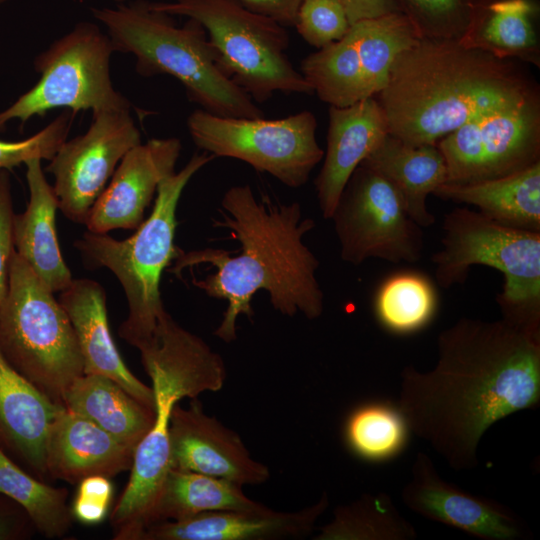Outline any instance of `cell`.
<instances>
[{"label":"cell","instance_id":"cell-39","mask_svg":"<svg viewBox=\"0 0 540 540\" xmlns=\"http://www.w3.org/2000/svg\"><path fill=\"white\" fill-rule=\"evenodd\" d=\"M34 531L35 526L26 511L0 493V540L29 539Z\"/></svg>","mask_w":540,"mask_h":540},{"label":"cell","instance_id":"cell-29","mask_svg":"<svg viewBox=\"0 0 540 540\" xmlns=\"http://www.w3.org/2000/svg\"><path fill=\"white\" fill-rule=\"evenodd\" d=\"M299 71L330 106L347 107L366 99L362 58L351 27L340 40L306 56Z\"/></svg>","mask_w":540,"mask_h":540},{"label":"cell","instance_id":"cell-3","mask_svg":"<svg viewBox=\"0 0 540 540\" xmlns=\"http://www.w3.org/2000/svg\"><path fill=\"white\" fill-rule=\"evenodd\" d=\"M539 97L522 62L456 40L419 38L396 57L375 99L388 133L417 146L437 144L485 113Z\"/></svg>","mask_w":540,"mask_h":540},{"label":"cell","instance_id":"cell-17","mask_svg":"<svg viewBox=\"0 0 540 540\" xmlns=\"http://www.w3.org/2000/svg\"><path fill=\"white\" fill-rule=\"evenodd\" d=\"M182 150L178 138H153L129 150L85 221L87 231L107 234L137 229L159 184L175 173Z\"/></svg>","mask_w":540,"mask_h":540},{"label":"cell","instance_id":"cell-4","mask_svg":"<svg viewBox=\"0 0 540 540\" xmlns=\"http://www.w3.org/2000/svg\"><path fill=\"white\" fill-rule=\"evenodd\" d=\"M152 381L155 421L137 445L129 481L111 512L116 540H138L151 524L161 486L170 470L169 424L182 398L223 388V358L199 336L181 327L166 312L152 337L137 347Z\"/></svg>","mask_w":540,"mask_h":540},{"label":"cell","instance_id":"cell-35","mask_svg":"<svg viewBox=\"0 0 540 540\" xmlns=\"http://www.w3.org/2000/svg\"><path fill=\"white\" fill-rule=\"evenodd\" d=\"M351 25L340 0H302L294 27L309 45L320 49L343 38Z\"/></svg>","mask_w":540,"mask_h":540},{"label":"cell","instance_id":"cell-7","mask_svg":"<svg viewBox=\"0 0 540 540\" xmlns=\"http://www.w3.org/2000/svg\"><path fill=\"white\" fill-rule=\"evenodd\" d=\"M442 229L441 249L431 256L438 285L463 284L475 265L494 268L504 280L496 296L502 318L540 332V231L510 227L467 207L446 213Z\"/></svg>","mask_w":540,"mask_h":540},{"label":"cell","instance_id":"cell-20","mask_svg":"<svg viewBox=\"0 0 540 540\" xmlns=\"http://www.w3.org/2000/svg\"><path fill=\"white\" fill-rule=\"evenodd\" d=\"M59 303L73 326L84 364V374L105 376L142 404L155 410L152 387L145 385L128 369L112 338L101 284L87 279L72 280L60 292Z\"/></svg>","mask_w":540,"mask_h":540},{"label":"cell","instance_id":"cell-31","mask_svg":"<svg viewBox=\"0 0 540 540\" xmlns=\"http://www.w3.org/2000/svg\"><path fill=\"white\" fill-rule=\"evenodd\" d=\"M438 308L436 289L428 276L411 270L388 276L377 288L374 314L387 331L406 335L425 328Z\"/></svg>","mask_w":540,"mask_h":540},{"label":"cell","instance_id":"cell-25","mask_svg":"<svg viewBox=\"0 0 540 540\" xmlns=\"http://www.w3.org/2000/svg\"><path fill=\"white\" fill-rule=\"evenodd\" d=\"M539 12L538 0H473L471 19L459 42L540 67Z\"/></svg>","mask_w":540,"mask_h":540},{"label":"cell","instance_id":"cell-41","mask_svg":"<svg viewBox=\"0 0 540 540\" xmlns=\"http://www.w3.org/2000/svg\"><path fill=\"white\" fill-rule=\"evenodd\" d=\"M351 24L378 17L388 13L399 12L393 0H340Z\"/></svg>","mask_w":540,"mask_h":540},{"label":"cell","instance_id":"cell-30","mask_svg":"<svg viewBox=\"0 0 540 540\" xmlns=\"http://www.w3.org/2000/svg\"><path fill=\"white\" fill-rule=\"evenodd\" d=\"M417 531L384 493L364 494L339 505L315 540H414Z\"/></svg>","mask_w":540,"mask_h":540},{"label":"cell","instance_id":"cell-21","mask_svg":"<svg viewBox=\"0 0 540 540\" xmlns=\"http://www.w3.org/2000/svg\"><path fill=\"white\" fill-rule=\"evenodd\" d=\"M63 409L13 368L0 350V448L40 480L48 477V432Z\"/></svg>","mask_w":540,"mask_h":540},{"label":"cell","instance_id":"cell-43","mask_svg":"<svg viewBox=\"0 0 540 540\" xmlns=\"http://www.w3.org/2000/svg\"><path fill=\"white\" fill-rule=\"evenodd\" d=\"M116 1H118V2H123V1H125V0H116Z\"/></svg>","mask_w":540,"mask_h":540},{"label":"cell","instance_id":"cell-33","mask_svg":"<svg viewBox=\"0 0 540 540\" xmlns=\"http://www.w3.org/2000/svg\"><path fill=\"white\" fill-rule=\"evenodd\" d=\"M410 431L396 405L371 401L353 409L346 418L344 439L358 458L384 462L406 447Z\"/></svg>","mask_w":540,"mask_h":540},{"label":"cell","instance_id":"cell-26","mask_svg":"<svg viewBox=\"0 0 540 540\" xmlns=\"http://www.w3.org/2000/svg\"><path fill=\"white\" fill-rule=\"evenodd\" d=\"M436 197L473 205L501 224L540 231V161L517 173L470 184L440 185Z\"/></svg>","mask_w":540,"mask_h":540},{"label":"cell","instance_id":"cell-9","mask_svg":"<svg viewBox=\"0 0 540 540\" xmlns=\"http://www.w3.org/2000/svg\"><path fill=\"white\" fill-rule=\"evenodd\" d=\"M149 5L199 22L222 70L255 103L270 100L275 92L314 94L287 56V28L273 19L230 0L149 1Z\"/></svg>","mask_w":540,"mask_h":540},{"label":"cell","instance_id":"cell-40","mask_svg":"<svg viewBox=\"0 0 540 540\" xmlns=\"http://www.w3.org/2000/svg\"><path fill=\"white\" fill-rule=\"evenodd\" d=\"M259 15L266 16L282 26L294 27L302 0H230Z\"/></svg>","mask_w":540,"mask_h":540},{"label":"cell","instance_id":"cell-32","mask_svg":"<svg viewBox=\"0 0 540 540\" xmlns=\"http://www.w3.org/2000/svg\"><path fill=\"white\" fill-rule=\"evenodd\" d=\"M0 493L19 504L35 529L47 538L63 537L71 527L68 491L52 487L18 465L0 448Z\"/></svg>","mask_w":540,"mask_h":540},{"label":"cell","instance_id":"cell-6","mask_svg":"<svg viewBox=\"0 0 540 540\" xmlns=\"http://www.w3.org/2000/svg\"><path fill=\"white\" fill-rule=\"evenodd\" d=\"M215 158L205 151L194 154L179 172L164 179L149 217L132 236L116 240L86 231L74 244L87 266L108 268L120 282L129 312L119 336L135 348L152 337L166 312L160 280L182 251L175 244L180 196L190 179Z\"/></svg>","mask_w":540,"mask_h":540},{"label":"cell","instance_id":"cell-11","mask_svg":"<svg viewBox=\"0 0 540 540\" xmlns=\"http://www.w3.org/2000/svg\"><path fill=\"white\" fill-rule=\"evenodd\" d=\"M187 127L194 144L215 157L241 160L291 188L303 186L323 159L310 111L279 119L221 117L193 111Z\"/></svg>","mask_w":540,"mask_h":540},{"label":"cell","instance_id":"cell-42","mask_svg":"<svg viewBox=\"0 0 540 540\" xmlns=\"http://www.w3.org/2000/svg\"><path fill=\"white\" fill-rule=\"evenodd\" d=\"M7 1H9V0H0V5L7 2Z\"/></svg>","mask_w":540,"mask_h":540},{"label":"cell","instance_id":"cell-37","mask_svg":"<svg viewBox=\"0 0 540 540\" xmlns=\"http://www.w3.org/2000/svg\"><path fill=\"white\" fill-rule=\"evenodd\" d=\"M113 498V485L108 477L92 475L78 483L70 507L72 517L85 525L101 523L107 516Z\"/></svg>","mask_w":540,"mask_h":540},{"label":"cell","instance_id":"cell-13","mask_svg":"<svg viewBox=\"0 0 540 540\" xmlns=\"http://www.w3.org/2000/svg\"><path fill=\"white\" fill-rule=\"evenodd\" d=\"M449 184L508 176L540 161V97L485 113L437 142Z\"/></svg>","mask_w":540,"mask_h":540},{"label":"cell","instance_id":"cell-8","mask_svg":"<svg viewBox=\"0 0 540 540\" xmlns=\"http://www.w3.org/2000/svg\"><path fill=\"white\" fill-rule=\"evenodd\" d=\"M53 294L14 251L0 304V350L35 388L63 406L84 364L70 319Z\"/></svg>","mask_w":540,"mask_h":540},{"label":"cell","instance_id":"cell-10","mask_svg":"<svg viewBox=\"0 0 540 540\" xmlns=\"http://www.w3.org/2000/svg\"><path fill=\"white\" fill-rule=\"evenodd\" d=\"M109 36L91 22L78 23L34 60L39 81L0 112V130L13 119L23 125L33 116L66 108L94 113L130 109V102L113 86Z\"/></svg>","mask_w":540,"mask_h":540},{"label":"cell","instance_id":"cell-38","mask_svg":"<svg viewBox=\"0 0 540 540\" xmlns=\"http://www.w3.org/2000/svg\"><path fill=\"white\" fill-rule=\"evenodd\" d=\"M11 183L7 170H0V304L5 297L14 249Z\"/></svg>","mask_w":540,"mask_h":540},{"label":"cell","instance_id":"cell-5","mask_svg":"<svg viewBox=\"0 0 540 540\" xmlns=\"http://www.w3.org/2000/svg\"><path fill=\"white\" fill-rule=\"evenodd\" d=\"M114 52L130 53L143 77L167 74L184 86L189 101L221 117L261 118L264 112L220 67L207 33L196 20L178 26L174 16L149 1L92 8Z\"/></svg>","mask_w":540,"mask_h":540},{"label":"cell","instance_id":"cell-1","mask_svg":"<svg viewBox=\"0 0 540 540\" xmlns=\"http://www.w3.org/2000/svg\"><path fill=\"white\" fill-rule=\"evenodd\" d=\"M436 345L432 370H401L396 406L410 434L450 468L472 470L493 424L540 403V332L503 318L461 317Z\"/></svg>","mask_w":540,"mask_h":540},{"label":"cell","instance_id":"cell-15","mask_svg":"<svg viewBox=\"0 0 540 540\" xmlns=\"http://www.w3.org/2000/svg\"><path fill=\"white\" fill-rule=\"evenodd\" d=\"M401 499L413 513L479 539L521 540L530 536L523 521L505 505L442 478L424 452H418L413 461Z\"/></svg>","mask_w":540,"mask_h":540},{"label":"cell","instance_id":"cell-23","mask_svg":"<svg viewBox=\"0 0 540 540\" xmlns=\"http://www.w3.org/2000/svg\"><path fill=\"white\" fill-rule=\"evenodd\" d=\"M42 159L26 161L29 202L25 211L15 214L13 241L15 252L30 266L53 293L61 292L73 280L62 256L56 233L58 201L44 174Z\"/></svg>","mask_w":540,"mask_h":540},{"label":"cell","instance_id":"cell-36","mask_svg":"<svg viewBox=\"0 0 540 540\" xmlns=\"http://www.w3.org/2000/svg\"><path fill=\"white\" fill-rule=\"evenodd\" d=\"M74 115L67 110L39 132L20 141L0 139V170H9L32 158L51 160L67 139Z\"/></svg>","mask_w":540,"mask_h":540},{"label":"cell","instance_id":"cell-28","mask_svg":"<svg viewBox=\"0 0 540 540\" xmlns=\"http://www.w3.org/2000/svg\"><path fill=\"white\" fill-rule=\"evenodd\" d=\"M267 509L248 498L239 484L201 473L170 469L152 511L151 524L184 520L210 511L261 512Z\"/></svg>","mask_w":540,"mask_h":540},{"label":"cell","instance_id":"cell-24","mask_svg":"<svg viewBox=\"0 0 540 540\" xmlns=\"http://www.w3.org/2000/svg\"><path fill=\"white\" fill-rule=\"evenodd\" d=\"M360 164L395 189L415 223L427 228L436 222L427 198L447 179L446 162L436 144L409 145L388 133Z\"/></svg>","mask_w":540,"mask_h":540},{"label":"cell","instance_id":"cell-16","mask_svg":"<svg viewBox=\"0 0 540 540\" xmlns=\"http://www.w3.org/2000/svg\"><path fill=\"white\" fill-rule=\"evenodd\" d=\"M170 469L222 478L241 486L266 482L270 471L254 460L241 437L207 415L197 398L175 404L169 424Z\"/></svg>","mask_w":540,"mask_h":540},{"label":"cell","instance_id":"cell-12","mask_svg":"<svg viewBox=\"0 0 540 540\" xmlns=\"http://www.w3.org/2000/svg\"><path fill=\"white\" fill-rule=\"evenodd\" d=\"M330 219L346 263L358 266L370 258L416 263L422 257V227L410 218L395 189L361 164L347 181Z\"/></svg>","mask_w":540,"mask_h":540},{"label":"cell","instance_id":"cell-27","mask_svg":"<svg viewBox=\"0 0 540 540\" xmlns=\"http://www.w3.org/2000/svg\"><path fill=\"white\" fill-rule=\"evenodd\" d=\"M63 406L134 448L155 421V410L115 381L95 374L77 378L66 392Z\"/></svg>","mask_w":540,"mask_h":540},{"label":"cell","instance_id":"cell-2","mask_svg":"<svg viewBox=\"0 0 540 540\" xmlns=\"http://www.w3.org/2000/svg\"><path fill=\"white\" fill-rule=\"evenodd\" d=\"M220 213L213 226L230 232L241 245L239 253L182 250L170 269L180 276L183 269L198 264L216 268L204 279L193 280L208 296L227 301L214 335L226 343L236 340L237 318L253 317L251 301L259 290L268 293L273 308L283 315L319 318L324 310V293L316 277L320 263L303 243L315 221L303 217L300 204H284L262 194L256 198L250 185H235L224 193Z\"/></svg>","mask_w":540,"mask_h":540},{"label":"cell","instance_id":"cell-18","mask_svg":"<svg viewBox=\"0 0 540 540\" xmlns=\"http://www.w3.org/2000/svg\"><path fill=\"white\" fill-rule=\"evenodd\" d=\"M329 506L326 492L313 505L295 512L210 511L179 521L156 522L139 540H282L310 536Z\"/></svg>","mask_w":540,"mask_h":540},{"label":"cell","instance_id":"cell-14","mask_svg":"<svg viewBox=\"0 0 540 540\" xmlns=\"http://www.w3.org/2000/svg\"><path fill=\"white\" fill-rule=\"evenodd\" d=\"M140 143L130 109L94 113L84 134L66 139L46 168L54 176L53 190L64 216L85 224L122 158Z\"/></svg>","mask_w":540,"mask_h":540},{"label":"cell","instance_id":"cell-22","mask_svg":"<svg viewBox=\"0 0 540 540\" xmlns=\"http://www.w3.org/2000/svg\"><path fill=\"white\" fill-rule=\"evenodd\" d=\"M135 449L64 408L48 432L47 474L71 484L92 475L110 478L131 469Z\"/></svg>","mask_w":540,"mask_h":540},{"label":"cell","instance_id":"cell-34","mask_svg":"<svg viewBox=\"0 0 540 540\" xmlns=\"http://www.w3.org/2000/svg\"><path fill=\"white\" fill-rule=\"evenodd\" d=\"M420 38L459 41L466 32L473 0H393Z\"/></svg>","mask_w":540,"mask_h":540},{"label":"cell","instance_id":"cell-19","mask_svg":"<svg viewBox=\"0 0 540 540\" xmlns=\"http://www.w3.org/2000/svg\"><path fill=\"white\" fill-rule=\"evenodd\" d=\"M327 145L314 185L322 216L330 219L359 164L388 134L385 114L375 97L347 107H329Z\"/></svg>","mask_w":540,"mask_h":540}]
</instances>
